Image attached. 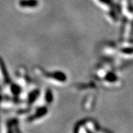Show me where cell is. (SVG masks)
<instances>
[{
    "mask_svg": "<svg viewBox=\"0 0 133 133\" xmlns=\"http://www.w3.org/2000/svg\"><path fill=\"white\" fill-rule=\"evenodd\" d=\"M0 70H1L2 73V76H3L5 83L10 84L11 82V79H10V77L9 72L8 71L7 66L5 64V61L3 60V58L2 57H0Z\"/></svg>",
    "mask_w": 133,
    "mask_h": 133,
    "instance_id": "6da1fadb",
    "label": "cell"
},
{
    "mask_svg": "<svg viewBox=\"0 0 133 133\" xmlns=\"http://www.w3.org/2000/svg\"><path fill=\"white\" fill-rule=\"evenodd\" d=\"M19 5L22 8H34L38 5L37 0H20Z\"/></svg>",
    "mask_w": 133,
    "mask_h": 133,
    "instance_id": "7a4b0ae2",
    "label": "cell"
},
{
    "mask_svg": "<svg viewBox=\"0 0 133 133\" xmlns=\"http://www.w3.org/2000/svg\"><path fill=\"white\" fill-rule=\"evenodd\" d=\"M46 112H47V109H45V108H40V109H38V110H37V112H36V114H34L33 115H32V116L29 117L28 119V121H32L34 119L38 118L43 116L44 115L46 114Z\"/></svg>",
    "mask_w": 133,
    "mask_h": 133,
    "instance_id": "3957f363",
    "label": "cell"
},
{
    "mask_svg": "<svg viewBox=\"0 0 133 133\" xmlns=\"http://www.w3.org/2000/svg\"><path fill=\"white\" fill-rule=\"evenodd\" d=\"M38 94H39V92L38 90H35L33 91L28 96V102L29 103H33V101H35L36 98H37V97H38Z\"/></svg>",
    "mask_w": 133,
    "mask_h": 133,
    "instance_id": "277c9868",
    "label": "cell"
},
{
    "mask_svg": "<svg viewBox=\"0 0 133 133\" xmlns=\"http://www.w3.org/2000/svg\"><path fill=\"white\" fill-rule=\"evenodd\" d=\"M10 90H11V92L15 95H18L21 93V88L19 85L17 84H12L10 86Z\"/></svg>",
    "mask_w": 133,
    "mask_h": 133,
    "instance_id": "5b68a950",
    "label": "cell"
},
{
    "mask_svg": "<svg viewBox=\"0 0 133 133\" xmlns=\"http://www.w3.org/2000/svg\"><path fill=\"white\" fill-rule=\"evenodd\" d=\"M51 93L50 92V91H47V94H46V100L48 101H51Z\"/></svg>",
    "mask_w": 133,
    "mask_h": 133,
    "instance_id": "8992f818",
    "label": "cell"
},
{
    "mask_svg": "<svg viewBox=\"0 0 133 133\" xmlns=\"http://www.w3.org/2000/svg\"><path fill=\"white\" fill-rule=\"evenodd\" d=\"M5 98L4 96H2V95H0V101H3V100H5Z\"/></svg>",
    "mask_w": 133,
    "mask_h": 133,
    "instance_id": "52a82bcc",
    "label": "cell"
}]
</instances>
